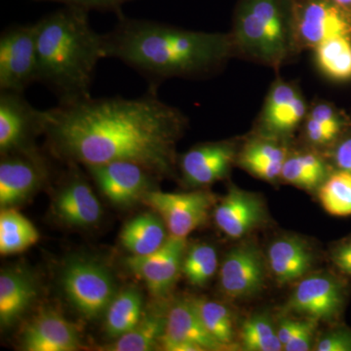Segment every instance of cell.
Listing matches in <instances>:
<instances>
[{
    "label": "cell",
    "instance_id": "12",
    "mask_svg": "<svg viewBox=\"0 0 351 351\" xmlns=\"http://www.w3.org/2000/svg\"><path fill=\"white\" fill-rule=\"evenodd\" d=\"M240 140L196 145L178 158L182 181L191 188H203L225 179L237 165Z\"/></svg>",
    "mask_w": 351,
    "mask_h": 351
},
{
    "label": "cell",
    "instance_id": "22",
    "mask_svg": "<svg viewBox=\"0 0 351 351\" xmlns=\"http://www.w3.org/2000/svg\"><path fill=\"white\" fill-rule=\"evenodd\" d=\"M267 262L277 282L287 284L306 276L314 256L306 241L294 237H281L269 245Z\"/></svg>",
    "mask_w": 351,
    "mask_h": 351
},
{
    "label": "cell",
    "instance_id": "24",
    "mask_svg": "<svg viewBox=\"0 0 351 351\" xmlns=\"http://www.w3.org/2000/svg\"><path fill=\"white\" fill-rule=\"evenodd\" d=\"M36 295L34 280L18 269L2 270L0 274V324H15L29 308Z\"/></svg>",
    "mask_w": 351,
    "mask_h": 351
},
{
    "label": "cell",
    "instance_id": "10",
    "mask_svg": "<svg viewBox=\"0 0 351 351\" xmlns=\"http://www.w3.org/2000/svg\"><path fill=\"white\" fill-rule=\"evenodd\" d=\"M44 110L32 107L24 93H0V152L2 154H29L32 141L44 135Z\"/></svg>",
    "mask_w": 351,
    "mask_h": 351
},
{
    "label": "cell",
    "instance_id": "36",
    "mask_svg": "<svg viewBox=\"0 0 351 351\" xmlns=\"http://www.w3.org/2000/svg\"><path fill=\"white\" fill-rule=\"evenodd\" d=\"M36 1L56 2L63 6L77 7V8L101 12L122 14V7L134 0H36Z\"/></svg>",
    "mask_w": 351,
    "mask_h": 351
},
{
    "label": "cell",
    "instance_id": "16",
    "mask_svg": "<svg viewBox=\"0 0 351 351\" xmlns=\"http://www.w3.org/2000/svg\"><path fill=\"white\" fill-rule=\"evenodd\" d=\"M159 346L168 351L223 350L205 329L193 300H182L171 306Z\"/></svg>",
    "mask_w": 351,
    "mask_h": 351
},
{
    "label": "cell",
    "instance_id": "15",
    "mask_svg": "<svg viewBox=\"0 0 351 351\" xmlns=\"http://www.w3.org/2000/svg\"><path fill=\"white\" fill-rule=\"evenodd\" d=\"M186 251V239L169 237L160 249L145 256L132 255L125 263L128 269L140 277L154 297H166L180 272Z\"/></svg>",
    "mask_w": 351,
    "mask_h": 351
},
{
    "label": "cell",
    "instance_id": "8",
    "mask_svg": "<svg viewBox=\"0 0 351 351\" xmlns=\"http://www.w3.org/2000/svg\"><path fill=\"white\" fill-rule=\"evenodd\" d=\"M346 277L322 272L302 279L289 298L287 311L323 322H335L345 311L350 295Z\"/></svg>",
    "mask_w": 351,
    "mask_h": 351
},
{
    "label": "cell",
    "instance_id": "33",
    "mask_svg": "<svg viewBox=\"0 0 351 351\" xmlns=\"http://www.w3.org/2000/svg\"><path fill=\"white\" fill-rule=\"evenodd\" d=\"M242 346L248 351H281L283 346L269 317L258 314L245 321L240 332Z\"/></svg>",
    "mask_w": 351,
    "mask_h": 351
},
{
    "label": "cell",
    "instance_id": "34",
    "mask_svg": "<svg viewBox=\"0 0 351 351\" xmlns=\"http://www.w3.org/2000/svg\"><path fill=\"white\" fill-rule=\"evenodd\" d=\"M324 154L335 170L351 173V123Z\"/></svg>",
    "mask_w": 351,
    "mask_h": 351
},
{
    "label": "cell",
    "instance_id": "17",
    "mask_svg": "<svg viewBox=\"0 0 351 351\" xmlns=\"http://www.w3.org/2000/svg\"><path fill=\"white\" fill-rule=\"evenodd\" d=\"M292 145L252 130L240 140L237 165L263 181H278Z\"/></svg>",
    "mask_w": 351,
    "mask_h": 351
},
{
    "label": "cell",
    "instance_id": "3",
    "mask_svg": "<svg viewBox=\"0 0 351 351\" xmlns=\"http://www.w3.org/2000/svg\"><path fill=\"white\" fill-rule=\"evenodd\" d=\"M38 82L69 105L91 96L95 71L104 53L103 34L95 32L89 12L63 6L34 23Z\"/></svg>",
    "mask_w": 351,
    "mask_h": 351
},
{
    "label": "cell",
    "instance_id": "14",
    "mask_svg": "<svg viewBox=\"0 0 351 351\" xmlns=\"http://www.w3.org/2000/svg\"><path fill=\"white\" fill-rule=\"evenodd\" d=\"M267 265L257 245H239L226 254L219 269V287L230 299H249L265 287Z\"/></svg>",
    "mask_w": 351,
    "mask_h": 351
},
{
    "label": "cell",
    "instance_id": "20",
    "mask_svg": "<svg viewBox=\"0 0 351 351\" xmlns=\"http://www.w3.org/2000/svg\"><path fill=\"white\" fill-rule=\"evenodd\" d=\"M23 346L27 351H75L80 346L75 327L54 311H44L27 327Z\"/></svg>",
    "mask_w": 351,
    "mask_h": 351
},
{
    "label": "cell",
    "instance_id": "39",
    "mask_svg": "<svg viewBox=\"0 0 351 351\" xmlns=\"http://www.w3.org/2000/svg\"><path fill=\"white\" fill-rule=\"evenodd\" d=\"M317 321H313L295 338L291 339L284 346L283 350L286 351H307L311 350L314 343V332H315Z\"/></svg>",
    "mask_w": 351,
    "mask_h": 351
},
{
    "label": "cell",
    "instance_id": "25",
    "mask_svg": "<svg viewBox=\"0 0 351 351\" xmlns=\"http://www.w3.org/2000/svg\"><path fill=\"white\" fill-rule=\"evenodd\" d=\"M167 228L160 216L145 213L136 217L122 228L120 240L132 255L145 256L160 249L167 241Z\"/></svg>",
    "mask_w": 351,
    "mask_h": 351
},
{
    "label": "cell",
    "instance_id": "35",
    "mask_svg": "<svg viewBox=\"0 0 351 351\" xmlns=\"http://www.w3.org/2000/svg\"><path fill=\"white\" fill-rule=\"evenodd\" d=\"M317 351H351V328L339 325L325 332L316 343Z\"/></svg>",
    "mask_w": 351,
    "mask_h": 351
},
{
    "label": "cell",
    "instance_id": "2",
    "mask_svg": "<svg viewBox=\"0 0 351 351\" xmlns=\"http://www.w3.org/2000/svg\"><path fill=\"white\" fill-rule=\"evenodd\" d=\"M103 38L105 59L119 60L137 71L152 91L172 78L213 77L235 58L230 32L191 31L123 13Z\"/></svg>",
    "mask_w": 351,
    "mask_h": 351
},
{
    "label": "cell",
    "instance_id": "5",
    "mask_svg": "<svg viewBox=\"0 0 351 351\" xmlns=\"http://www.w3.org/2000/svg\"><path fill=\"white\" fill-rule=\"evenodd\" d=\"M61 282L69 304L88 320L105 315L117 294V284L110 270L87 258L69 262L62 272Z\"/></svg>",
    "mask_w": 351,
    "mask_h": 351
},
{
    "label": "cell",
    "instance_id": "26",
    "mask_svg": "<svg viewBox=\"0 0 351 351\" xmlns=\"http://www.w3.org/2000/svg\"><path fill=\"white\" fill-rule=\"evenodd\" d=\"M144 315L143 297L137 289L117 293L105 313V327L110 338L117 339L137 326Z\"/></svg>",
    "mask_w": 351,
    "mask_h": 351
},
{
    "label": "cell",
    "instance_id": "11",
    "mask_svg": "<svg viewBox=\"0 0 351 351\" xmlns=\"http://www.w3.org/2000/svg\"><path fill=\"white\" fill-rule=\"evenodd\" d=\"M144 201L163 219L169 237L186 239L206 221L214 196L200 191L170 193L152 189Z\"/></svg>",
    "mask_w": 351,
    "mask_h": 351
},
{
    "label": "cell",
    "instance_id": "31",
    "mask_svg": "<svg viewBox=\"0 0 351 351\" xmlns=\"http://www.w3.org/2000/svg\"><path fill=\"white\" fill-rule=\"evenodd\" d=\"M318 197L328 214L351 216V173L335 170L318 189Z\"/></svg>",
    "mask_w": 351,
    "mask_h": 351
},
{
    "label": "cell",
    "instance_id": "7",
    "mask_svg": "<svg viewBox=\"0 0 351 351\" xmlns=\"http://www.w3.org/2000/svg\"><path fill=\"white\" fill-rule=\"evenodd\" d=\"M300 54L338 38H351V11L335 0H293Z\"/></svg>",
    "mask_w": 351,
    "mask_h": 351
},
{
    "label": "cell",
    "instance_id": "40",
    "mask_svg": "<svg viewBox=\"0 0 351 351\" xmlns=\"http://www.w3.org/2000/svg\"><path fill=\"white\" fill-rule=\"evenodd\" d=\"M335 1L339 3V5L343 6V8L351 11V0H335Z\"/></svg>",
    "mask_w": 351,
    "mask_h": 351
},
{
    "label": "cell",
    "instance_id": "29",
    "mask_svg": "<svg viewBox=\"0 0 351 351\" xmlns=\"http://www.w3.org/2000/svg\"><path fill=\"white\" fill-rule=\"evenodd\" d=\"M166 326V315L160 309L144 313L137 326L119 337L107 350L151 351L160 345Z\"/></svg>",
    "mask_w": 351,
    "mask_h": 351
},
{
    "label": "cell",
    "instance_id": "32",
    "mask_svg": "<svg viewBox=\"0 0 351 351\" xmlns=\"http://www.w3.org/2000/svg\"><path fill=\"white\" fill-rule=\"evenodd\" d=\"M218 263V254L212 245L195 244L184 254L182 272L191 285L203 287L213 278Z\"/></svg>",
    "mask_w": 351,
    "mask_h": 351
},
{
    "label": "cell",
    "instance_id": "38",
    "mask_svg": "<svg viewBox=\"0 0 351 351\" xmlns=\"http://www.w3.org/2000/svg\"><path fill=\"white\" fill-rule=\"evenodd\" d=\"M313 321L309 318L304 320L283 319L281 321L278 330H277V334H278L283 348L286 343L295 338L300 332L304 331Z\"/></svg>",
    "mask_w": 351,
    "mask_h": 351
},
{
    "label": "cell",
    "instance_id": "6",
    "mask_svg": "<svg viewBox=\"0 0 351 351\" xmlns=\"http://www.w3.org/2000/svg\"><path fill=\"white\" fill-rule=\"evenodd\" d=\"M309 103L302 87L294 80L277 76L265 95L252 130L293 143L306 119Z\"/></svg>",
    "mask_w": 351,
    "mask_h": 351
},
{
    "label": "cell",
    "instance_id": "18",
    "mask_svg": "<svg viewBox=\"0 0 351 351\" xmlns=\"http://www.w3.org/2000/svg\"><path fill=\"white\" fill-rule=\"evenodd\" d=\"M265 218L267 212L262 198L235 186L230 189L214 211L217 226L233 239H241L262 226Z\"/></svg>",
    "mask_w": 351,
    "mask_h": 351
},
{
    "label": "cell",
    "instance_id": "37",
    "mask_svg": "<svg viewBox=\"0 0 351 351\" xmlns=\"http://www.w3.org/2000/svg\"><path fill=\"white\" fill-rule=\"evenodd\" d=\"M330 258L341 276L351 278V235L339 240L332 247Z\"/></svg>",
    "mask_w": 351,
    "mask_h": 351
},
{
    "label": "cell",
    "instance_id": "13",
    "mask_svg": "<svg viewBox=\"0 0 351 351\" xmlns=\"http://www.w3.org/2000/svg\"><path fill=\"white\" fill-rule=\"evenodd\" d=\"M103 195L117 206H130L138 200L144 199L152 191V181L158 178L141 164L132 161L85 166Z\"/></svg>",
    "mask_w": 351,
    "mask_h": 351
},
{
    "label": "cell",
    "instance_id": "28",
    "mask_svg": "<svg viewBox=\"0 0 351 351\" xmlns=\"http://www.w3.org/2000/svg\"><path fill=\"white\" fill-rule=\"evenodd\" d=\"M314 64L327 80L351 82V38L330 39L313 50Z\"/></svg>",
    "mask_w": 351,
    "mask_h": 351
},
{
    "label": "cell",
    "instance_id": "1",
    "mask_svg": "<svg viewBox=\"0 0 351 351\" xmlns=\"http://www.w3.org/2000/svg\"><path fill=\"white\" fill-rule=\"evenodd\" d=\"M44 114V135L58 158L84 166L132 161L158 178L176 175L177 145L189 126L184 112L152 90L136 99L90 97Z\"/></svg>",
    "mask_w": 351,
    "mask_h": 351
},
{
    "label": "cell",
    "instance_id": "4",
    "mask_svg": "<svg viewBox=\"0 0 351 351\" xmlns=\"http://www.w3.org/2000/svg\"><path fill=\"white\" fill-rule=\"evenodd\" d=\"M228 32L235 58L276 71L301 55L293 0H237Z\"/></svg>",
    "mask_w": 351,
    "mask_h": 351
},
{
    "label": "cell",
    "instance_id": "23",
    "mask_svg": "<svg viewBox=\"0 0 351 351\" xmlns=\"http://www.w3.org/2000/svg\"><path fill=\"white\" fill-rule=\"evenodd\" d=\"M293 145L284 161L280 180L307 191L319 189L334 168L323 152L306 145L295 147Z\"/></svg>",
    "mask_w": 351,
    "mask_h": 351
},
{
    "label": "cell",
    "instance_id": "27",
    "mask_svg": "<svg viewBox=\"0 0 351 351\" xmlns=\"http://www.w3.org/2000/svg\"><path fill=\"white\" fill-rule=\"evenodd\" d=\"M39 239L34 223L13 208H2L0 213V253L2 256L22 253Z\"/></svg>",
    "mask_w": 351,
    "mask_h": 351
},
{
    "label": "cell",
    "instance_id": "19",
    "mask_svg": "<svg viewBox=\"0 0 351 351\" xmlns=\"http://www.w3.org/2000/svg\"><path fill=\"white\" fill-rule=\"evenodd\" d=\"M44 165L34 152L6 154L0 163V205L12 207L32 195L45 179Z\"/></svg>",
    "mask_w": 351,
    "mask_h": 351
},
{
    "label": "cell",
    "instance_id": "30",
    "mask_svg": "<svg viewBox=\"0 0 351 351\" xmlns=\"http://www.w3.org/2000/svg\"><path fill=\"white\" fill-rule=\"evenodd\" d=\"M193 304L203 325L212 338L221 348H232L234 343L235 330L233 316L228 307L208 300L193 299Z\"/></svg>",
    "mask_w": 351,
    "mask_h": 351
},
{
    "label": "cell",
    "instance_id": "21",
    "mask_svg": "<svg viewBox=\"0 0 351 351\" xmlns=\"http://www.w3.org/2000/svg\"><path fill=\"white\" fill-rule=\"evenodd\" d=\"M55 212L64 223L87 228L96 225L101 217V206L84 180L73 177L58 193Z\"/></svg>",
    "mask_w": 351,
    "mask_h": 351
},
{
    "label": "cell",
    "instance_id": "9",
    "mask_svg": "<svg viewBox=\"0 0 351 351\" xmlns=\"http://www.w3.org/2000/svg\"><path fill=\"white\" fill-rule=\"evenodd\" d=\"M38 82L34 24L7 27L0 36V91L24 93Z\"/></svg>",
    "mask_w": 351,
    "mask_h": 351
}]
</instances>
